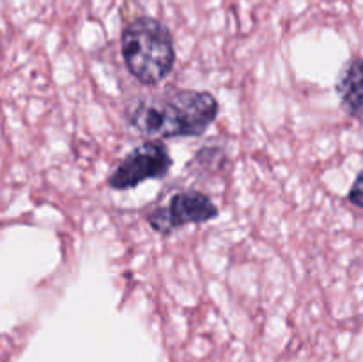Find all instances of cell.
Returning a JSON list of instances; mask_svg holds the SVG:
<instances>
[{"label":"cell","mask_w":363,"mask_h":362,"mask_svg":"<svg viewBox=\"0 0 363 362\" xmlns=\"http://www.w3.org/2000/svg\"><path fill=\"white\" fill-rule=\"evenodd\" d=\"M218 114V102L206 91H170L135 99L126 109L133 128L151 137H197Z\"/></svg>","instance_id":"obj_1"},{"label":"cell","mask_w":363,"mask_h":362,"mask_svg":"<svg viewBox=\"0 0 363 362\" xmlns=\"http://www.w3.org/2000/svg\"><path fill=\"white\" fill-rule=\"evenodd\" d=\"M216 215L218 209L208 195L202 192L186 190L174 195L165 208L152 209L147 215V222L158 233L169 234L177 227L208 222Z\"/></svg>","instance_id":"obj_4"},{"label":"cell","mask_w":363,"mask_h":362,"mask_svg":"<svg viewBox=\"0 0 363 362\" xmlns=\"http://www.w3.org/2000/svg\"><path fill=\"white\" fill-rule=\"evenodd\" d=\"M172 165L169 151L165 144L160 141H147L135 148L117 169L110 174L108 185L116 190H126L145 180H160L165 177Z\"/></svg>","instance_id":"obj_3"},{"label":"cell","mask_w":363,"mask_h":362,"mask_svg":"<svg viewBox=\"0 0 363 362\" xmlns=\"http://www.w3.org/2000/svg\"><path fill=\"white\" fill-rule=\"evenodd\" d=\"M347 199H350L354 206H358V208L363 209V170L358 174L357 181H354L353 187H351Z\"/></svg>","instance_id":"obj_6"},{"label":"cell","mask_w":363,"mask_h":362,"mask_svg":"<svg viewBox=\"0 0 363 362\" xmlns=\"http://www.w3.org/2000/svg\"><path fill=\"white\" fill-rule=\"evenodd\" d=\"M121 53L128 71L144 85H156L167 78L176 59L169 28L149 16L137 18L124 28Z\"/></svg>","instance_id":"obj_2"},{"label":"cell","mask_w":363,"mask_h":362,"mask_svg":"<svg viewBox=\"0 0 363 362\" xmlns=\"http://www.w3.org/2000/svg\"><path fill=\"white\" fill-rule=\"evenodd\" d=\"M342 109L351 117L363 119V59L357 57L344 66L337 82Z\"/></svg>","instance_id":"obj_5"}]
</instances>
